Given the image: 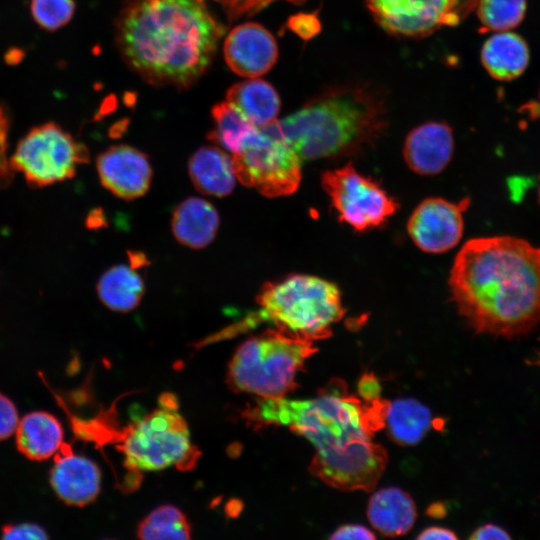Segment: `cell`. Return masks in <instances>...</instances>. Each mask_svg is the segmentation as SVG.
<instances>
[{"label": "cell", "instance_id": "1", "mask_svg": "<svg viewBox=\"0 0 540 540\" xmlns=\"http://www.w3.org/2000/svg\"><path fill=\"white\" fill-rule=\"evenodd\" d=\"M386 401H367L331 381L314 398H259L249 418L261 425L285 426L305 437L316 453L311 473L340 490L371 491L387 464L385 449L372 437L384 427Z\"/></svg>", "mask_w": 540, "mask_h": 540}, {"label": "cell", "instance_id": "2", "mask_svg": "<svg viewBox=\"0 0 540 540\" xmlns=\"http://www.w3.org/2000/svg\"><path fill=\"white\" fill-rule=\"evenodd\" d=\"M448 283L458 313L479 334L511 340L540 325V248L524 239L468 240Z\"/></svg>", "mask_w": 540, "mask_h": 540}, {"label": "cell", "instance_id": "3", "mask_svg": "<svg viewBox=\"0 0 540 540\" xmlns=\"http://www.w3.org/2000/svg\"><path fill=\"white\" fill-rule=\"evenodd\" d=\"M224 33L205 0H127L115 22L127 66L151 85L180 89L205 73Z\"/></svg>", "mask_w": 540, "mask_h": 540}, {"label": "cell", "instance_id": "4", "mask_svg": "<svg viewBox=\"0 0 540 540\" xmlns=\"http://www.w3.org/2000/svg\"><path fill=\"white\" fill-rule=\"evenodd\" d=\"M387 93L369 83L328 86L299 110L278 120L302 160L355 156L387 127Z\"/></svg>", "mask_w": 540, "mask_h": 540}, {"label": "cell", "instance_id": "5", "mask_svg": "<svg viewBox=\"0 0 540 540\" xmlns=\"http://www.w3.org/2000/svg\"><path fill=\"white\" fill-rule=\"evenodd\" d=\"M70 421L79 438L96 444H114L123 455L126 469L135 473L171 467L191 470L200 456L179 412L177 398L171 393L162 394L153 411L120 430L113 426L110 411L89 420L72 415Z\"/></svg>", "mask_w": 540, "mask_h": 540}, {"label": "cell", "instance_id": "6", "mask_svg": "<svg viewBox=\"0 0 540 540\" xmlns=\"http://www.w3.org/2000/svg\"><path fill=\"white\" fill-rule=\"evenodd\" d=\"M260 310L240 325L269 322L275 329L308 341L328 338L344 316L338 287L323 278L292 274L265 283L257 295Z\"/></svg>", "mask_w": 540, "mask_h": 540}, {"label": "cell", "instance_id": "7", "mask_svg": "<svg viewBox=\"0 0 540 540\" xmlns=\"http://www.w3.org/2000/svg\"><path fill=\"white\" fill-rule=\"evenodd\" d=\"M317 351L313 342L277 329L248 338L235 351L227 372L229 387L259 398L285 397L296 376Z\"/></svg>", "mask_w": 540, "mask_h": 540}, {"label": "cell", "instance_id": "8", "mask_svg": "<svg viewBox=\"0 0 540 540\" xmlns=\"http://www.w3.org/2000/svg\"><path fill=\"white\" fill-rule=\"evenodd\" d=\"M232 162L236 179L266 197L290 195L301 182L302 159L282 135L278 120L257 127L232 154Z\"/></svg>", "mask_w": 540, "mask_h": 540}, {"label": "cell", "instance_id": "9", "mask_svg": "<svg viewBox=\"0 0 540 540\" xmlns=\"http://www.w3.org/2000/svg\"><path fill=\"white\" fill-rule=\"evenodd\" d=\"M82 144L55 123L33 127L18 142L10 166L32 187H44L72 178L76 166L88 161Z\"/></svg>", "mask_w": 540, "mask_h": 540}, {"label": "cell", "instance_id": "10", "mask_svg": "<svg viewBox=\"0 0 540 540\" xmlns=\"http://www.w3.org/2000/svg\"><path fill=\"white\" fill-rule=\"evenodd\" d=\"M321 184L341 221L357 231L384 224L398 203L374 180L351 164L322 174Z\"/></svg>", "mask_w": 540, "mask_h": 540}, {"label": "cell", "instance_id": "11", "mask_svg": "<svg viewBox=\"0 0 540 540\" xmlns=\"http://www.w3.org/2000/svg\"><path fill=\"white\" fill-rule=\"evenodd\" d=\"M478 0H366L375 22L388 34L423 38L457 26Z\"/></svg>", "mask_w": 540, "mask_h": 540}, {"label": "cell", "instance_id": "12", "mask_svg": "<svg viewBox=\"0 0 540 540\" xmlns=\"http://www.w3.org/2000/svg\"><path fill=\"white\" fill-rule=\"evenodd\" d=\"M469 204V198L457 203L439 197L423 200L409 217L407 231L410 238L427 253L451 250L462 238L463 213Z\"/></svg>", "mask_w": 540, "mask_h": 540}, {"label": "cell", "instance_id": "13", "mask_svg": "<svg viewBox=\"0 0 540 540\" xmlns=\"http://www.w3.org/2000/svg\"><path fill=\"white\" fill-rule=\"evenodd\" d=\"M223 53L232 72L242 77L256 78L275 65L278 46L274 36L264 26L246 22L227 34Z\"/></svg>", "mask_w": 540, "mask_h": 540}, {"label": "cell", "instance_id": "14", "mask_svg": "<svg viewBox=\"0 0 540 540\" xmlns=\"http://www.w3.org/2000/svg\"><path fill=\"white\" fill-rule=\"evenodd\" d=\"M102 185L115 196L131 200L149 189L152 169L148 157L129 145H114L96 161Z\"/></svg>", "mask_w": 540, "mask_h": 540}, {"label": "cell", "instance_id": "15", "mask_svg": "<svg viewBox=\"0 0 540 540\" xmlns=\"http://www.w3.org/2000/svg\"><path fill=\"white\" fill-rule=\"evenodd\" d=\"M50 484L65 504L82 507L97 498L101 487V472L94 461L73 453L72 448L63 443L55 454Z\"/></svg>", "mask_w": 540, "mask_h": 540}, {"label": "cell", "instance_id": "16", "mask_svg": "<svg viewBox=\"0 0 540 540\" xmlns=\"http://www.w3.org/2000/svg\"><path fill=\"white\" fill-rule=\"evenodd\" d=\"M453 150L451 127L444 122L431 121L413 128L408 133L403 146V156L413 172L432 176L446 168Z\"/></svg>", "mask_w": 540, "mask_h": 540}, {"label": "cell", "instance_id": "17", "mask_svg": "<svg viewBox=\"0 0 540 540\" xmlns=\"http://www.w3.org/2000/svg\"><path fill=\"white\" fill-rule=\"evenodd\" d=\"M172 232L184 246L200 249L210 244L219 227V215L208 201L190 197L181 202L173 212Z\"/></svg>", "mask_w": 540, "mask_h": 540}, {"label": "cell", "instance_id": "18", "mask_svg": "<svg viewBox=\"0 0 540 540\" xmlns=\"http://www.w3.org/2000/svg\"><path fill=\"white\" fill-rule=\"evenodd\" d=\"M481 63L488 74L500 81H511L527 68L530 52L526 41L511 31L490 36L481 48Z\"/></svg>", "mask_w": 540, "mask_h": 540}, {"label": "cell", "instance_id": "19", "mask_svg": "<svg viewBox=\"0 0 540 540\" xmlns=\"http://www.w3.org/2000/svg\"><path fill=\"white\" fill-rule=\"evenodd\" d=\"M15 434L18 451L34 461H43L55 455L64 439L60 421L44 411L26 414L19 420Z\"/></svg>", "mask_w": 540, "mask_h": 540}, {"label": "cell", "instance_id": "20", "mask_svg": "<svg viewBox=\"0 0 540 540\" xmlns=\"http://www.w3.org/2000/svg\"><path fill=\"white\" fill-rule=\"evenodd\" d=\"M188 171L193 185L202 194L224 197L235 187L232 157L216 146L199 148L189 160Z\"/></svg>", "mask_w": 540, "mask_h": 540}, {"label": "cell", "instance_id": "21", "mask_svg": "<svg viewBox=\"0 0 540 540\" xmlns=\"http://www.w3.org/2000/svg\"><path fill=\"white\" fill-rule=\"evenodd\" d=\"M367 516L381 534L399 536L412 528L416 519V506L412 497L402 489L387 487L371 496Z\"/></svg>", "mask_w": 540, "mask_h": 540}, {"label": "cell", "instance_id": "22", "mask_svg": "<svg viewBox=\"0 0 540 540\" xmlns=\"http://www.w3.org/2000/svg\"><path fill=\"white\" fill-rule=\"evenodd\" d=\"M226 99L256 127L276 121L281 106L275 88L269 82L256 78L231 86L226 93Z\"/></svg>", "mask_w": 540, "mask_h": 540}, {"label": "cell", "instance_id": "23", "mask_svg": "<svg viewBox=\"0 0 540 540\" xmlns=\"http://www.w3.org/2000/svg\"><path fill=\"white\" fill-rule=\"evenodd\" d=\"M431 411L419 401L407 398L386 401L384 427L399 445L417 444L431 428Z\"/></svg>", "mask_w": 540, "mask_h": 540}, {"label": "cell", "instance_id": "24", "mask_svg": "<svg viewBox=\"0 0 540 540\" xmlns=\"http://www.w3.org/2000/svg\"><path fill=\"white\" fill-rule=\"evenodd\" d=\"M134 265H117L108 269L97 283L101 302L117 312L136 308L144 294V281Z\"/></svg>", "mask_w": 540, "mask_h": 540}, {"label": "cell", "instance_id": "25", "mask_svg": "<svg viewBox=\"0 0 540 540\" xmlns=\"http://www.w3.org/2000/svg\"><path fill=\"white\" fill-rule=\"evenodd\" d=\"M214 128L208 138L231 154L240 151L247 139L257 129L246 116L227 100L212 108Z\"/></svg>", "mask_w": 540, "mask_h": 540}, {"label": "cell", "instance_id": "26", "mask_svg": "<svg viewBox=\"0 0 540 540\" xmlns=\"http://www.w3.org/2000/svg\"><path fill=\"white\" fill-rule=\"evenodd\" d=\"M137 537L144 540H187L191 538V525L179 508L161 505L141 520Z\"/></svg>", "mask_w": 540, "mask_h": 540}, {"label": "cell", "instance_id": "27", "mask_svg": "<svg viewBox=\"0 0 540 540\" xmlns=\"http://www.w3.org/2000/svg\"><path fill=\"white\" fill-rule=\"evenodd\" d=\"M476 14L483 28L490 31H510L523 21L526 0H478Z\"/></svg>", "mask_w": 540, "mask_h": 540}, {"label": "cell", "instance_id": "28", "mask_svg": "<svg viewBox=\"0 0 540 540\" xmlns=\"http://www.w3.org/2000/svg\"><path fill=\"white\" fill-rule=\"evenodd\" d=\"M30 12L40 28L56 31L72 19L75 2L74 0H31Z\"/></svg>", "mask_w": 540, "mask_h": 540}, {"label": "cell", "instance_id": "29", "mask_svg": "<svg viewBox=\"0 0 540 540\" xmlns=\"http://www.w3.org/2000/svg\"><path fill=\"white\" fill-rule=\"evenodd\" d=\"M223 8L229 22L252 16L276 0H216ZM301 4L307 0H287Z\"/></svg>", "mask_w": 540, "mask_h": 540}, {"label": "cell", "instance_id": "30", "mask_svg": "<svg viewBox=\"0 0 540 540\" xmlns=\"http://www.w3.org/2000/svg\"><path fill=\"white\" fill-rule=\"evenodd\" d=\"M288 28L297 36L308 40L320 32L321 24L316 13H298L287 22Z\"/></svg>", "mask_w": 540, "mask_h": 540}, {"label": "cell", "instance_id": "31", "mask_svg": "<svg viewBox=\"0 0 540 540\" xmlns=\"http://www.w3.org/2000/svg\"><path fill=\"white\" fill-rule=\"evenodd\" d=\"M18 412L14 403L0 393V441L9 438L17 428Z\"/></svg>", "mask_w": 540, "mask_h": 540}, {"label": "cell", "instance_id": "32", "mask_svg": "<svg viewBox=\"0 0 540 540\" xmlns=\"http://www.w3.org/2000/svg\"><path fill=\"white\" fill-rule=\"evenodd\" d=\"M3 539H47L46 531L35 523L7 524L2 527Z\"/></svg>", "mask_w": 540, "mask_h": 540}, {"label": "cell", "instance_id": "33", "mask_svg": "<svg viewBox=\"0 0 540 540\" xmlns=\"http://www.w3.org/2000/svg\"><path fill=\"white\" fill-rule=\"evenodd\" d=\"M8 117L0 107V188L9 184L13 176L10 161L7 159Z\"/></svg>", "mask_w": 540, "mask_h": 540}, {"label": "cell", "instance_id": "34", "mask_svg": "<svg viewBox=\"0 0 540 540\" xmlns=\"http://www.w3.org/2000/svg\"><path fill=\"white\" fill-rule=\"evenodd\" d=\"M375 534L362 525L349 524L336 529L330 539H375Z\"/></svg>", "mask_w": 540, "mask_h": 540}, {"label": "cell", "instance_id": "35", "mask_svg": "<svg viewBox=\"0 0 540 540\" xmlns=\"http://www.w3.org/2000/svg\"><path fill=\"white\" fill-rule=\"evenodd\" d=\"M470 539L474 540H489V539H500V540H507L511 539V536L508 534L506 530L499 527L498 525L494 524H485L483 526L478 527L473 533L470 535Z\"/></svg>", "mask_w": 540, "mask_h": 540}, {"label": "cell", "instance_id": "36", "mask_svg": "<svg viewBox=\"0 0 540 540\" xmlns=\"http://www.w3.org/2000/svg\"><path fill=\"white\" fill-rule=\"evenodd\" d=\"M360 397L367 401L380 398V386L372 375H365L359 382Z\"/></svg>", "mask_w": 540, "mask_h": 540}, {"label": "cell", "instance_id": "37", "mask_svg": "<svg viewBox=\"0 0 540 540\" xmlns=\"http://www.w3.org/2000/svg\"><path fill=\"white\" fill-rule=\"evenodd\" d=\"M417 539H457V535L450 529L443 527H428L424 529L418 536Z\"/></svg>", "mask_w": 540, "mask_h": 540}, {"label": "cell", "instance_id": "38", "mask_svg": "<svg viewBox=\"0 0 540 540\" xmlns=\"http://www.w3.org/2000/svg\"><path fill=\"white\" fill-rule=\"evenodd\" d=\"M104 217L101 212L98 211H92L89 216L87 217V226L89 228H97L99 226H102L104 223Z\"/></svg>", "mask_w": 540, "mask_h": 540}, {"label": "cell", "instance_id": "39", "mask_svg": "<svg viewBox=\"0 0 540 540\" xmlns=\"http://www.w3.org/2000/svg\"><path fill=\"white\" fill-rule=\"evenodd\" d=\"M538 200H539V203H540V187H539V191H538Z\"/></svg>", "mask_w": 540, "mask_h": 540}, {"label": "cell", "instance_id": "40", "mask_svg": "<svg viewBox=\"0 0 540 540\" xmlns=\"http://www.w3.org/2000/svg\"><path fill=\"white\" fill-rule=\"evenodd\" d=\"M539 98H540V92H539Z\"/></svg>", "mask_w": 540, "mask_h": 540}]
</instances>
